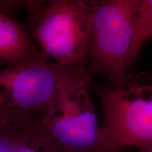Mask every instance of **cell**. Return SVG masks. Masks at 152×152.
<instances>
[{"mask_svg": "<svg viewBox=\"0 0 152 152\" xmlns=\"http://www.w3.org/2000/svg\"><path fill=\"white\" fill-rule=\"evenodd\" d=\"M103 121L100 152L152 148V75L129 73L117 84H95Z\"/></svg>", "mask_w": 152, "mask_h": 152, "instance_id": "6da1fadb", "label": "cell"}, {"mask_svg": "<svg viewBox=\"0 0 152 152\" xmlns=\"http://www.w3.org/2000/svg\"><path fill=\"white\" fill-rule=\"evenodd\" d=\"M99 0H49L24 25L40 52L66 69L87 68Z\"/></svg>", "mask_w": 152, "mask_h": 152, "instance_id": "7a4b0ae2", "label": "cell"}, {"mask_svg": "<svg viewBox=\"0 0 152 152\" xmlns=\"http://www.w3.org/2000/svg\"><path fill=\"white\" fill-rule=\"evenodd\" d=\"M87 68L65 69L57 90L37 119L63 147L73 152H100V128Z\"/></svg>", "mask_w": 152, "mask_h": 152, "instance_id": "3957f363", "label": "cell"}, {"mask_svg": "<svg viewBox=\"0 0 152 152\" xmlns=\"http://www.w3.org/2000/svg\"><path fill=\"white\" fill-rule=\"evenodd\" d=\"M138 0H99L92 22L87 72L92 79L103 75L107 85L129 73L127 61L133 36Z\"/></svg>", "mask_w": 152, "mask_h": 152, "instance_id": "277c9868", "label": "cell"}, {"mask_svg": "<svg viewBox=\"0 0 152 152\" xmlns=\"http://www.w3.org/2000/svg\"><path fill=\"white\" fill-rule=\"evenodd\" d=\"M65 69L49 58L0 68V122L9 125L38 118Z\"/></svg>", "mask_w": 152, "mask_h": 152, "instance_id": "5b68a950", "label": "cell"}, {"mask_svg": "<svg viewBox=\"0 0 152 152\" xmlns=\"http://www.w3.org/2000/svg\"><path fill=\"white\" fill-rule=\"evenodd\" d=\"M48 58L34 43L24 23L0 11V68Z\"/></svg>", "mask_w": 152, "mask_h": 152, "instance_id": "8992f818", "label": "cell"}, {"mask_svg": "<svg viewBox=\"0 0 152 152\" xmlns=\"http://www.w3.org/2000/svg\"><path fill=\"white\" fill-rule=\"evenodd\" d=\"M2 152H73L53 139L37 118L7 125L0 137Z\"/></svg>", "mask_w": 152, "mask_h": 152, "instance_id": "52a82bcc", "label": "cell"}, {"mask_svg": "<svg viewBox=\"0 0 152 152\" xmlns=\"http://www.w3.org/2000/svg\"><path fill=\"white\" fill-rule=\"evenodd\" d=\"M152 37V0H138L135 26L127 67L128 71L137 60L146 43Z\"/></svg>", "mask_w": 152, "mask_h": 152, "instance_id": "ba28073f", "label": "cell"}, {"mask_svg": "<svg viewBox=\"0 0 152 152\" xmlns=\"http://www.w3.org/2000/svg\"><path fill=\"white\" fill-rule=\"evenodd\" d=\"M49 0H0V11L12 13L15 9L24 8L27 10L28 16L36 14Z\"/></svg>", "mask_w": 152, "mask_h": 152, "instance_id": "9c48e42d", "label": "cell"}, {"mask_svg": "<svg viewBox=\"0 0 152 152\" xmlns=\"http://www.w3.org/2000/svg\"><path fill=\"white\" fill-rule=\"evenodd\" d=\"M7 125H4L3 123H1V122H0V137L1 136V134H3L4 131L6 127H7Z\"/></svg>", "mask_w": 152, "mask_h": 152, "instance_id": "30bf717a", "label": "cell"}, {"mask_svg": "<svg viewBox=\"0 0 152 152\" xmlns=\"http://www.w3.org/2000/svg\"><path fill=\"white\" fill-rule=\"evenodd\" d=\"M139 152H152V148L147 149H142V150H139Z\"/></svg>", "mask_w": 152, "mask_h": 152, "instance_id": "8fae6325", "label": "cell"}, {"mask_svg": "<svg viewBox=\"0 0 152 152\" xmlns=\"http://www.w3.org/2000/svg\"><path fill=\"white\" fill-rule=\"evenodd\" d=\"M1 152H2V151H1Z\"/></svg>", "mask_w": 152, "mask_h": 152, "instance_id": "7c38bea8", "label": "cell"}]
</instances>
